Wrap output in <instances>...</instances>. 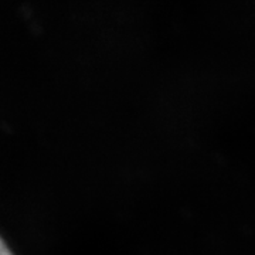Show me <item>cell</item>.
I'll list each match as a JSON object with an SVG mask.
<instances>
[{"label":"cell","mask_w":255,"mask_h":255,"mask_svg":"<svg viewBox=\"0 0 255 255\" xmlns=\"http://www.w3.org/2000/svg\"><path fill=\"white\" fill-rule=\"evenodd\" d=\"M0 255H13V253L10 251V248L6 244V241L0 237Z\"/></svg>","instance_id":"cell-1"}]
</instances>
